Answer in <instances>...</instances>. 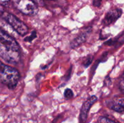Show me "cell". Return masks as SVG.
I'll list each match as a JSON object with an SVG mask.
<instances>
[{
  "mask_svg": "<svg viewBox=\"0 0 124 123\" xmlns=\"http://www.w3.org/2000/svg\"><path fill=\"white\" fill-rule=\"evenodd\" d=\"M4 19L20 36H24L27 34L29 31L27 26L15 16L10 13H6Z\"/></svg>",
  "mask_w": 124,
  "mask_h": 123,
  "instance_id": "cell-3",
  "label": "cell"
},
{
  "mask_svg": "<svg viewBox=\"0 0 124 123\" xmlns=\"http://www.w3.org/2000/svg\"><path fill=\"white\" fill-rule=\"evenodd\" d=\"M124 39V32H122V33L120 35H118L117 36H116V37L113 39H110L108 41H106V42L104 43V44L106 45H109V46H113L115 45L116 43H119L120 42V39ZM121 43H123L122 42H121Z\"/></svg>",
  "mask_w": 124,
  "mask_h": 123,
  "instance_id": "cell-10",
  "label": "cell"
},
{
  "mask_svg": "<svg viewBox=\"0 0 124 123\" xmlns=\"http://www.w3.org/2000/svg\"><path fill=\"white\" fill-rule=\"evenodd\" d=\"M92 31V28L87 29L84 32L80 34L78 37H76L70 43V47L71 48H76L84 43L88 39V36Z\"/></svg>",
  "mask_w": 124,
  "mask_h": 123,
  "instance_id": "cell-8",
  "label": "cell"
},
{
  "mask_svg": "<svg viewBox=\"0 0 124 123\" xmlns=\"http://www.w3.org/2000/svg\"><path fill=\"white\" fill-rule=\"evenodd\" d=\"M17 8L21 13L26 15H35L38 13V5L31 0H18Z\"/></svg>",
  "mask_w": 124,
  "mask_h": 123,
  "instance_id": "cell-4",
  "label": "cell"
},
{
  "mask_svg": "<svg viewBox=\"0 0 124 123\" xmlns=\"http://www.w3.org/2000/svg\"><path fill=\"white\" fill-rule=\"evenodd\" d=\"M122 10L121 8H115L109 11L104 18L103 24L105 26L114 24L122 16Z\"/></svg>",
  "mask_w": 124,
  "mask_h": 123,
  "instance_id": "cell-5",
  "label": "cell"
},
{
  "mask_svg": "<svg viewBox=\"0 0 124 123\" xmlns=\"http://www.w3.org/2000/svg\"><path fill=\"white\" fill-rule=\"evenodd\" d=\"M31 1H33L35 3H36L37 5H39V6H44V3L43 1L42 0H31Z\"/></svg>",
  "mask_w": 124,
  "mask_h": 123,
  "instance_id": "cell-19",
  "label": "cell"
},
{
  "mask_svg": "<svg viewBox=\"0 0 124 123\" xmlns=\"http://www.w3.org/2000/svg\"><path fill=\"white\" fill-rule=\"evenodd\" d=\"M0 57L8 63L16 65L20 61V50L15 49L0 42Z\"/></svg>",
  "mask_w": 124,
  "mask_h": 123,
  "instance_id": "cell-2",
  "label": "cell"
},
{
  "mask_svg": "<svg viewBox=\"0 0 124 123\" xmlns=\"http://www.w3.org/2000/svg\"><path fill=\"white\" fill-rule=\"evenodd\" d=\"M10 0H0V5L3 6H8L10 4Z\"/></svg>",
  "mask_w": 124,
  "mask_h": 123,
  "instance_id": "cell-15",
  "label": "cell"
},
{
  "mask_svg": "<svg viewBox=\"0 0 124 123\" xmlns=\"http://www.w3.org/2000/svg\"><path fill=\"white\" fill-rule=\"evenodd\" d=\"M102 0H93V4L94 7H100L101 4Z\"/></svg>",
  "mask_w": 124,
  "mask_h": 123,
  "instance_id": "cell-16",
  "label": "cell"
},
{
  "mask_svg": "<svg viewBox=\"0 0 124 123\" xmlns=\"http://www.w3.org/2000/svg\"><path fill=\"white\" fill-rule=\"evenodd\" d=\"M20 79V74L15 68L0 62V82L6 84L9 89H13Z\"/></svg>",
  "mask_w": 124,
  "mask_h": 123,
  "instance_id": "cell-1",
  "label": "cell"
},
{
  "mask_svg": "<svg viewBox=\"0 0 124 123\" xmlns=\"http://www.w3.org/2000/svg\"><path fill=\"white\" fill-rule=\"evenodd\" d=\"M97 100H98L97 96L96 95H92L85 101L81 107V113H80V118L82 121L85 122L87 120L89 110L90 109L93 104L96 102Z\"/></svg>",
  "mask_w": 124,
  "mask_h": 123,
  "instance_id": "cell-6",
  "label": "cell"
},
{
  "mask_svg": "<svg viewBox=\"0 0 124 123\" xmlns=\"http://www.w3.org/2000/svg\"><path fill=\"white\" fill-rule=\"evenodd\" d=\"M119 89H121V91L124 90V77L123 75L121 77V80L119 82Z\"/></svg>",
  "mask_w": 124,
  "mask_h": 123,
  "instance_id": "cell-17",
  "label": "cell"
},
{
  "mask_svg": "<svg viewBox=\"0 0 124 123\" xmlns=\"http://www.w3.org/2000/svg\"><path fill=\"white\" fill-rule=\"evenodd\" d=\"M107 106L110 109L119 112L123 113L124 110V101L123 98H119L117 100H112L107 103Z\"/></svg>",
  "mask_w": 124,
  "mask_h": 123,
  "instance_id": "cell-9",
  "label": "cell"
},
{
  "mask_svg": "<svg viewBox=\"0 0 124 123\" xmlns=\"http://www.w3.org/2000/svg\"><path fill=\"white\" fill-rule=\"evenodd\" d=\"M3 12H4L3 8H2V6H1V5H0V15H1V14H2Z\"/></svg>",
  "mask_w": 124,
  "mask_h": 123,
  "instance_id": "cell-20",
  "label": "cell"
},
{
  "mask_svg": "<svg viewBox=\"0 0 124 123\" xmlns=\"http://www.w3.org/2000/svg\"><path fill=\"white\" fill-rule=\"evenodd\" d=\"M64 98L67 100H69V99L71 98L73 96V92L71 89L67 88L65 90L64 93Z\"/></svg>",
  "mask_w": 124,
  "mask_h": 123,
  "instance_id": "cell-12",
  "label": "cell"
},
{
  "mask_svg": "<svg viewBox=\"0 0 124 123\" xmlns=\"http://www.w3.org/2000/svg\"><path fill=\"white\" fill-rule=\"evenodd\" d=\"M98 123H117L115 122L114 121L111 120V119H108V118H106L104 116H101L99 117L98 119Z\"/></svg>",
  "mask_w": 124,
  "mask_h": 123,
  "instance_id": "cell-13",
  "label": "cell"
},
{
  "mask_svg": "<svg viewBox=\"0 0 124 123\" xmlns=\"http://www.w3.org/2000/svg\"><path fill=\"white\" fill-rule=\"evenodd\" d=\"M93 56H89L88 57L86 58L85 61L84 62V63H83L84 66L85 68H88V66H90V65L92 63V61H93Z\"/></svg>",
  "mask_w": 124,
  "mask_h": 123,
  "instance_id": "cell-14",
  "label": "cell"
},
{
  "mask_svg": "<svg viewBox=\"0 0 124 123\" xmlns=\"http://www.w3.org/2000/svg\"><path fill=\"white\" fill-rule=\"evenodd\" d=\"M36 37H37V33H36V31H33L30 33V34L29 35V36L25 37L24 41L27 42H31L34 39H35Z\"/></svg>",
  "mask_w": 124,
  "mask_h": 123,
  "instance_id": "cell-11",
  "label": "cell"
},
{
  "mask_svg": "<svg viewBox=\"0 0 124 123\" xmlns=\"http://www.w3.org/2000/svg\"><path fill=\"white\" fill-rule=\"evenodd\" d=\"M111 78H110L109 77H107L106 78H105V80H104V83H105V85H110V84H111Z\"/></svg>",
  "mask_w": 124,
  "mask_h": 123,
  "instance_id": "cell-18",
  "label": "cell"
},
{
  "mask_svg": "<svg viewBox=\"0 0 124 123\" xmlns=\"http://www.w3.org/2000/svg\"><path fill=\"white\" fill-rule=\"evenodd\" d=\"M0 42L7 46H9L16 50L20 49L19 45L17 43L16 40L7 33L5 32L4 30H2L1 28H0Z\"/></svg>",
  "mask_w": 124,
  "mask_h": 123,
  "instance_id": "cell-7",
  "label": "cell"
}]
</instances>
